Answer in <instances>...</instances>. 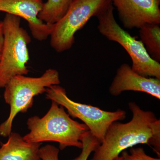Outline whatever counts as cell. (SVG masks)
<instances>
[{
	"mask_svg": "<svg viewBox=\"0 0 160 160\" xmlns=\"http://www.w3.org/2000/svg\"><path fill=\"white\" fill-rule=\"evenodd\" d=\"M132 118L128 122L112 123L90 160H112L122 152L138 144L151 146L160 158V120L152 112L129 102Z\"/></svg>",
	"mask_w": 160,
	"mask_h": 160,
	"instance_id": "6da1fadb",
	"label": "cell"
},
{
	"mask_svg": "<svg viewBox=\"0 0 160 160\" xmlns=\"http://www.w3.org/2000/svg\"><path fill=\"white\" fill-rule=\"evenodd\" d=\"M26 124L29 132L23 137L25 141L29 143L56 142L61 150L70 146L82 149L81 140L89 130L85 124L72 119L62 106L53 101L45 116L31 117Z\"/></svg>",
	"mask_w": 160,
	"mask_h": 160,
	"instance_id": "7a4b0ae2",
	"label": "cell"
},
{
	"mask_svg": "<svg viewBox=\"0 0 160 160\" xmlns=\"http://www.w3.org/2000/svg\"><path fill=\"white\" fill-rule=\"evenodd\" d=\"M61 83L58 72L49 69L39 77L17 75L12 78L5 86L4 98L10 106L7 119L0 125V136L8 137L12 132V123L17 114L25 113L33 106L34 98L46 92V89Z\"/></svg>",
	"mask_w": 160,
	"mask_h": 160,
	"instance_id": "3957f363",
	"label": "cell"
},
{
	"mask_svg": "<svg viewBox=\"0 0 160 160\" xmlns=\"http://www.w3.org/2000/svg\"><path fill=\"white\" fill-rule=\"evenodd\" d=\"M113 10L114 6L109 0L96 16L100 33L109 41L118 43L126 50L131 58L133 71L146 77L160 79V63L150 57L140 40L119 26L115 19Z\"/></svg>",
	"mask_w": 160,
	"mask_h": 160,
	"instance_id": "277c9868",
	"label": "cell"
},
{
	"mask_svg": "<svg viewBox=\"0 0 160 160\" xmlns=\"http://www.w3.org/2000/svg\"><path fill=\"white\" fill-rule=\"evenodd\" d=\"M3 44L0 59V87L4 88L12 78L26 75L29 59L28 44L31 38L21 26V18L6 13L2 21Z\"/></svg>",
	"mask_w": 160,
	"mask_h": 160,
	"instance_id": "5b68a950",
	"label": "cell"
},
{
	"mask_svg": "<svg viewBox=\"0 0 160 160\" xmlns=\"http://www.w3.org/2000/svg\"><path fill=\"white\" fill-rule=\"evenodd\" d=\"M46 97L47 99L62 106L70 117L82 121L100 143L102 142L112 123L122 121L126 118V112L122 109L113 112L105 111L96 106L74 102L68 97L66 89L59 85L47 88Z\"/></svg>",
	"mask_w": 160,
	"mask_h": 160,
	"instance_id": "8992f818",
	"label": "cell"
},
{
	"mask_svg": "<svg viewBox=\"0 0 160 160\" xmlns=\"http://www.w3.org/2000/svg\"><path fill=\"white\" fill-rule=\"evenodd\" d=\"M109 0H74L63 17L54 24L50 45L58 52L71 49L75 34L92 17H96Z\"/></svg>",
	"mask_w": 160,
	"mask_h": 160,
	"instance_id": "52a82bcc",
	"label": "cell"
},
{
	"mask_svg": "<svg viewBox=\"0 0 160 160\" xmlns=\"http://www.w3.org/2000/svg\"><path fill=\"white\" fill-rule=\"evenodd\" d=\"M126 29L160 24V0H111Z\"/></svg>",
	"mask_w": 160,
	"mask_h": 160,
	"instance_id": "ba28073f",
	"label": "cell"
},
{
	"mask_svg": "<svg viewBox=\"0 0 160 160\" xmlns=\"http://www.w3.org/2000/svg\"><path fill=\"white\" fill-rule=\"evenodd\" d=\"M43 3L42 0H0V11L26 20L33 38L42 41L50 36L54 26L38 18Z\"/></svg>",
	"mask_w": 160,
	"mask_h": 160,
	"instance_id": "9c48e42d",
	"label": "cell"
},
{
	"mask_svg": "<svg viewBox=\"0 0 160 160\" xmlns=\"http://www.w3.org/2000/svg\"><path fill=\"white\" fill-rule=\"evenodd\" d=\"M126 91L145 92L160 100V79L141 75L133 71L131 66L124 63L117 70L109 92L117 97Z\"/></svg>",
	"mask_w": 160,
	"mask_h": 160,
	"instance_id": "30bf717a",
	"label": "cell"
},
{
	"mask_svg": "<svg viewBox=\"0 0 160 160\" xmlns=\"http://www.w3.org/2000/svg\"><path fill=\"white\" fill-rule=\"evenodd\" d=\"M8 138L0 148V160H42L39 156L42 143L28 142L12 132Z\"/></svg>",
	"mask_w": 160,
	"mask_h": 160,
	"instance_id": "8fae6325",
	"label": "cell"
},
{
	"mask_svg": "<svg viewBox=\"0 0 160 160\" xmlns=\"http://www.w3.org/2000/svg\"><path fill=\"white\" fill-rule=\"evenodd\" d=\"M160 24H147L139 29L140 41L150 57L160 61Z\"/></svg>",
	"mask_w": 160,
	"mask_h": 160,
	"instance_id": "7c38bea8",
	"label": "cell"
},
{
	"mask_svg": "<svg viewBox=\"0 0 160 160\" xmlns=\"http://www.w3.org/2000/svg\"><path fill=\"white\" fill-rule=\"evenodd\" d=\"M74 0H47L38 18L44 22L53 25L65 14Z\"/></svg>",
	"mask_w": 160,
	"mask_h": 160,
	"instance_id": "4fadbf2b",
	"label": "cell"
},
{
	"mask_svg": "<svg viewBox=\"0 0 160 160\" xmlns=\"http://www.w3.org/2000/svg\"><path fill=\"white\" fill-rule=\"evenodd\" d=\"M81 142L82 143V148L81 153L77 157L70 160H87L92 152H93L101 144L89 130L86 132Z\"/></svg>",
	"mask_w": 160,
	"mask_h": 160,
	"instance_id": "5bb4252c",
	"label": "cell"
},
{
	"mask_svg": "<svg viewBox=\"0 0 160 160\" xmlns=\"http://www.w3.org/2000/svg\"><path fill=\"white\" fill-rule=\"evenodd\" d=\"M123 160H160V158H154L148 155L142 147H132L129 153L126 150L121 152Z\"/></svg>",
	"mask_w": 160,
	"mask_h": 160,
	"instance_id": "9a60e30c",
	"label": "cell"
},
{
	"mask_svg": "<svg viewBox=\"0 0 160 160\" xmlns=\"http://www.w3.org/2000/svg\"><path fill=\"white\" fill-rule=\"evenodd\" d=\"M59 149L55 146L47 145L40 147L39 156L42 160H59Z\"/></svg>",
	"mask_w": 160,
	"mask_h": 160,
	"instance_id": "2e32d148",
	"label": "cell"
},
{
	"mask_svg": "<svg viewBox=\"0 0 160 160\" xmlns=\"http://www.w3.org/2000/svg\"><path fill=\"white\" fill-rule=\"evenodd\" d=\"M3 40H4V36H3V29L2 22H0V52L2 51V49Z\"/></svg>",
	"mask_w": 160,
	"mask_h": 160,
	"instance_id": "e0dca14e",
	"label": "cell"
},
{
	"mask_svg": "<svg viewBox=\"0 0 160 160\" xmlns=\"http://www.w3.org/2000/svg\"><path fill=\"white\" fill-rule=\"evenodd\" d=\"M112 160H123V159L122 156H119L113 159Z\"/></svg>",
	"mask_w": 160,
	"mask_h": 160,
	"instance_id": "ac0fdd59",
	"label": "cell"
},
{
	"mask_svg": "<svg viewBox=\"0 0 160 160\" xmlns=\"http://www.w3.org/2000/svg\"><path fill=\"white\" fill-rule=\"evenodd\" d=\"M0 59H1V52H0Z\"/></svg>",
	"mask_w": 160,
	"mask_h": 160,
	"instance_id": "d6986e66",
	"label": "cell"
}]
</instances>
